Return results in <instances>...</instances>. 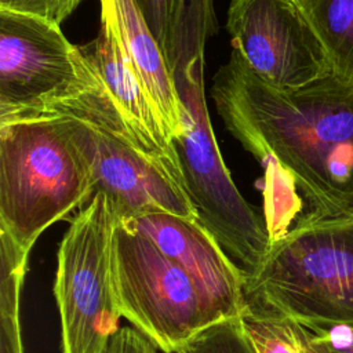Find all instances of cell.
<instances>
[{
    "instance_id": "obj_9",
    "label": "cell",
    "mask_w": 353,
    "mask_h": 353,
    "mask_svg": "<svg viewBox=\"0 0 353 353\" xmlns=\"http://www.w3.org/2000/svg\"><path fill=\"white\" fill-rule=\"evenodd\" d=\"M63 119L91 167L94 193L108 197L117 218L168 212L197 219L182 179L167 164L108 130L74 117Z\"/></svg>"
},
{
    "instance_id": "obj_1",
    "label": "cell",
    "mask_w": 353,
    "mask_h": 353,
    "mask_svg": "<svg viewBox=\"0 0 353 353\" xmlns=\"http://www.w3.org/2000/svg\"><path fill=\"white\" fill-rule=\"evenodd\" d=\"M211 97L228 131L263 167L262 215L272 244L299 221L301 197L316 216L353 212V87L330 74L277 90L232 48Z\"/></svg>"
},
{
    "instance_id": "obj_18",
    "label": "cell",
    "mask_w": 353,
    "mask_h": 353,
    "mask_svg": "<svg viewBox=\"0 0 353 353\" xmlns=\"http://www.w3.org/2000/svg\"><path fill=\"white\" fill-rule=\"evenodd\" d=\"M81 1L83 0H0V11L37 17L61 26Z\"/></svg>"
},
{
    "instance_id": "obj_16",
    "label": "cell",
    "mask_w": 353,
    "mask_h": 353,
    "mask_svg": "<svg viewBox=\"0 0 353 353\" xmlns=\"http://www.w3.org/2000/svg\"><path fill=\"white\" fill-rule=\"evenodd\" d=\"M240 320L256 353H309L307 328L281 313L245 302Z\"/></svg>"
},
{
    "instance_id": "obj_5",
    "label": "cell",
    "mask_w": 353,
    "mask_h": 353,
    "mask_svg": "<svg viewBox=\"0 0 353 353\" xmlns=\"http://www.w3.org/2000/svg\"><path fill=\"white\" fill-rule=\"evenodd\" d=\"M112 273L121 317L164 353H176L204 328L225 320L182 268L119 218Z\"/></svg>"
},
{
    "instance_id": "obj_19",
    "label": "cell",
    "mask_w": 353,
    "mask_h": 353,
    "mask_svg": "<svg viewBox=\"0 0 353 353\" xmlns=\"http://www.w3.org/2000/svg\"><path fill=\"white\" fill-rule=\"evenodd\" d=\"M307 331L309 353H353V327L334 325Z\"/></svg>"
},
{
    "instance_id": "obj_20",
    "label": "cell",
    "mask_w": 353,
    "mask_h": 353,
    "mask_svg": "<svg viewBox=\"0 0 353 353\" xmlns=\"http://www.w3.org/2000/svg\"><path fill=\"white\" fill-rule=\"evenodd\" d=\"M157 347L134 327H121L106 353H157Z\"/></svg>"
},
{
    "instance_id": "obj_10",
    "label": "cell",
    "mask_w": 353,
    "mask_h": 353,
    "mask_svg": "<svg viewBox=\"0 0 353 353\" xmlns=\"http://www.w3.org/2000/svg\"><path fill=\"white\" fill-rule=\"evenodd\" d=\"M121 221L145 234L167 258L182 268L223 319L241 314L247 302L245 270L229 258L197 219L150 212Z\"/></svg>"
},
{
    "instance_id": "obj_15",
    "label": "cell",
    "mask_w": 353,
    "mask_h": 353,
    "mask_svg": "<svg viewBox=\"0 0 353 353\" xmlns=\"http://www.w3.org/2000/svg\"><path fill=\"white\" fill-rule=\"evenodd\" d=\"M29 254L0 232V353H23L19 316Z\"/></svg>"
},
{
    "instance_id": "obj_8",
    "label": "cell",
    "mask_w": 353,
    "mask_h": 353,
    "mask_svg": "<svg viewBox=\"0 0 353 353\" xmlns=\"http://www.w3.org/2000/svg\"><path fill=\"white\" fill-rule=\"evenodd\" d=\"M232 48L268 85L298 90L331 74L325 51L294 0H232Z\"/></svg>"
},
{
    "instance_id": "obj_14",
    "label": "cell",
    "mask_w": 353,
    "mask_h": 353,
    "mask_svg": "<svg viewBox=\"0 0 353 353\" xmlns=\"http://www.w3.org/2000/svg\"><path fill=\"white\" fill-rule=\"evenodd\" d=\"M299 8L325 51L331 74L353 87V0H303Z\"/></svg>"
},
{
    "instance_id": "obj_2",
    "label": "cell",
    "mask_w": 353,
    "mask_h": 353,
    "mask_svg": "<svg viewBox=\"0 0 353 353\" xmlns=\"http://www.w3.org/2000/svg\"><path fill=\"white\" fill-rule=\"evenodd\" d=\"M244 291L247 302L307 330L353 327V212L302 216L245 273Z\"/></svg>"
},
{
    "instance_id": "obj_17",
    "label": "cell",
    "mask_w": 353,
    "mask_h": 353,
    "mask_svg": "<svg viewBox=\"0 0 353 353\" xmlns=\"http://www.w3.org/2000/svg\"><path fill=\"white\" fill-rule=\"evenodd\" d=\"M176 353H256V350L239 316L211 324L182 345Z\"/></svg>"
},
{
    "instance_id": "obj_11",
    "label": "cell",
    "mask_w": 353,
    "mask_h": 353,
    "mask_svg": "<svg viewBox=\"0 0 353 353\" xmlns=\"http://www.w3.org/2000/svg\"><path fill=\"white\" fill-rule=\"evenodd\" d=\"M79 47L105 81L139 148L167 164L183 183L174 141L110 26L101 21L97 37Z\"/></svg>"
},
{
    "instance_id": "obj_7",
    "label": "cell",
    "mask_w": 353,
    "mask_h": 353,
    "mask_svg": "<svg viewBox=\"0 0 353 353\" xmlns=\"http://www.w3.org/2000/svg\"><path fill=\"white\" fill-rule=\"evenodd\" d=\"M94 76L59 25L0 11V125L43 119Z\"/></svg>"
},
{
    "instance_id": "obj_3",
    "label": "cell",
    "mask_w": 353,
    "mask_h": 353,
    "mask_svg": "<svg viewBox=\"0 0 353 353\" xmlns=\"http://www.w3.org/2000/svg\"><path fill=\"white\" fill-rule=\"evenodd\" d=\"M92 196L91 167L63 117L0 125V232L19 248L30 252Z\"/></svg>"
},
{
    "instance_id": "obj_21",
    "label": "cell",
    "mask_w": 353,
    "mask_h": 353,
    "mask_svg": "<svg viewBox=\"0 0 353 353\" xmlns=\"http://www.w3.org/2000/svg\"><path fill=\"white\" fill-rule=\"evenodd\" d=\"M294 1H295V3H296V4H298V6H299V4H301V3H302V1H303V0H294Z\"/></svg>"
},
{
    "instance_id": "obj_12",
    "label": "cell",
    "mask_w": 353,
    "mask_h": 353,
    "mask_svg": "<svg viewBox=\"0 0 353 353\" xmlns=\"http://www.w3.org/2000/svg\"><path fill=\"white\" fill-rule=\"evenodd\" d=\"M101 21L117 37L128 62L154 102L172 141L189 125V110L181 97L161 47L135 0H101Z\"/></svg>"
},
{
    "instance_id": "obj_4",
    "label": "cell",
    "mask_w": 353,
    "mask_h": 353,
    "mask_svg": "<svg viewBox=\"0 0 353 353\" xmlns=\"http://www.w3.org/2000/svg\"><path fill=\"white\" fill-rule=\"evenodd\" d=\"M176 84L189 110V125L174 141L185 192L197 221L252 274L265 262L272 240L263 215L239 192L218 148L204 95V58L176 77Z\"/></svg>"
},
{
    "instance_id": "obj_6",
    "label": "cell",
    "mask_w": 353,
    "mask_h": 353,
    "mask_svg": "<svg viewBox=\"0 0 353 353\" xmlns=\"http://www.w3.org/2000/svg\"><path fill=\"white\" fill-rule=\"evenodd\" d=\"M117 215L97 192L70 221L57 252L54 296L62 353H106L121 319L113 284Z\"/></svg>"
},
{
    "instance_id": "obj_13",
    "label": "cell",
    "mask_w": 353,
    "mask_h": 353,
    "mask_svg": "<svg viewBox=\"0 0 353 353\" xmlns=\"http://www.w3.org/2000/svg\"><path fill=\"white\" fill-rule=\"evenodd\" d=\"M175 79L204 58L218 25L214 0H135Z\"/></svg>"
}]
</instances>
